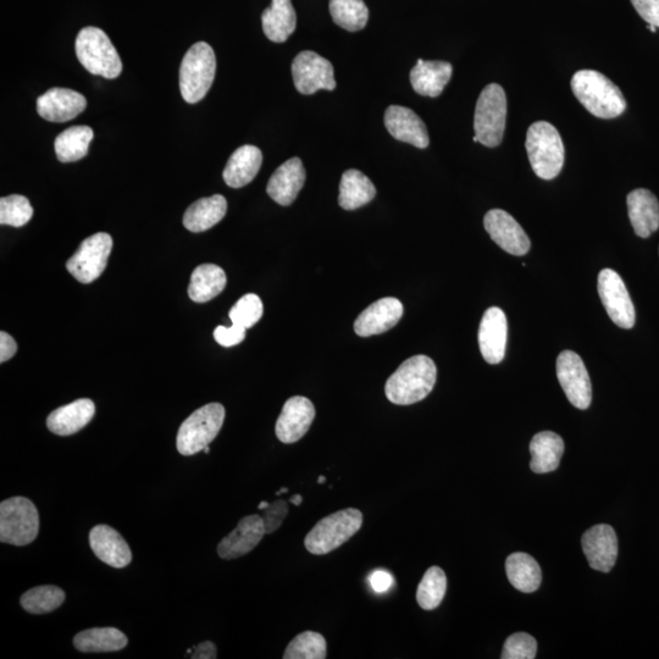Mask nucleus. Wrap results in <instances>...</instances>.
Segmentation results:
<instances>
[{
    "label": "nucleus",
    "instance_id": "46",
    "mask_svg": "<svg viewBox=\"0 0 659 659\" xmlns=\"http://www.w3.org/2000/svg\"><path fill=\"white\" fill-rule=\"evenodd\" d=\"M18 351V345L7 332H0V363L8 362Z\"/></svg>",
    "mask_w": 659,
    "mask_h": 659
},
{
    "label": "nucleus",
    "instance_id": "14",
    "mask_svg": "<svg viewBox=\"0 0 659 659\" xmlns=\"http://www.w3.org/2000/svg\"><path fill=\"white\" fill-rule=\"evenodd\" d=\"M484 226L492 241L513 256H525L530 251V240L523 227L511 214L492 209L485 215Z\"/></svg>",
    "mask_w": 659,
    "mask_h": 659
},
{
    "label": "nucleus",
    "instance_id": "51",
    "mask_svg": "<svg viewBox=\"0 0 659 659\" xmlns=\"http://www.w3.org/2000/svg\"><path fill=\"white\" fill-rule=\"evenodd\" d=\"M287 491H289V490H287L286 487H282V489L280 491L276 492V496L286 494Z\"/></svg>",
    "mask_w": 659,
    "mask_h": 659
},
{
    "label": "nucleus",
    "instance_id": "43",
    "mask_svg": "<svg viewBox=\"0 0 659 659\" xmlns=\"http://www.w3.org/2000/svg\"><path fill=\"white\" fill-rule=\"evenodd\" d=\"M289 505L284 500H276L263 509V522L265 526V533L273 534L278 530L285 518L289 515Z\"/></svg>",
    "mask_w": 659,
    "mask_h": 659
},
{
    "label": "nucleus",
    "instance_id": "36",
    "mask_svg": "<svg viewBox=\"0 0 659 659\" xmlns=\"http://www.w3.org/2000/svg\"><path fill=\"white\" fill-rule=\"evenodd\" d=\"M330 14L337 26L350 32L364 29L369 20V9L364 0H330Z\"/></svg>",
    "mask_w": 659,
    "mask_h": 659
},
{
    "label": "nucleus",
    "instance_id": "10",
    "mask_svg": "<svg viewBox=\"0 0 659 659\" xmlns=\"http://www.w3.org/2000/svg\"><path fill=\"white\" fill-rule=\"evenodd\" d=\"M113 249V238L105 232L86 238L66 263V269L81 284H91L104 273Z\"/></svg>",
    "mask_w": 659,
    "mask_h": 659
},
{
    "label": "nucleus",
    "instance_id": "13",
    "mask_svg": "<svg viewBox=\"0 0 659 659\" xmlns=\"http://www.w3.org/2000/svg\"><path fill=\"white\" fill-rule=\"evenodd\" d=\"M557 376L564 393L575 408L585 411L592 401L589 373L579 354L564 351L557 359Z\"/></svg>",
    "mask_w": 659,
    "mask_h": 659
},
{
    "label": "nucleus",
    "instance_id": "37",
    "mask_svg": "<svg viewBox=\"0 0 659 659\" xmlns=\"http://www.w3.org/2000/svg\"><path fill=\"white\" fill-rule=\"evenodd\" d=\"M65 592L58 586H37L21 596V607L31 614H46L63 605Z\"/></svg>",
    "mask_w": 659,
    "mask_h": 659
},
{
    "label": "nucleus",
    "instance_id": "45",
    "mask_svg": "<svg viewBox=\"0 0 659 659\" xmlns=\"http://www.w3.org/2000/svg\"><path fill=\"white\" fill-rule=\"evenodd\" d=\"M631 3L642 19L659 27V0H631Z\"/></svg>",
    "mask_w": 659,
    "mask_h": 659
},
{
    "label": "nucleus",
    "instance_id": "30",
    "mask_svg": "<svg viewBox=\"0 0 659 659\" xmlns=\"http://www.w3.org/2000/svg\"><path fill=\"white\" fill-rule=\"evenodd\" d=\"M227 212L226 198L214 195L208 198L198 199L191 204L184 215V226L191 232H204L224 219Z\"/></svg>",
    "mask_w": 659,
    "mask_h": 659
},
{
    "label": "nucleus",
    "instance_id": "15",
    "mask_svg": "<svg viewBox=\"0 0 659 659\" xmlns=\"http://www.w3.org/2000/svg\"><path fill=\"white\" fill-rule=\"evenodd\" d=\"M581 544L592 569L602 573L611 572L618 557V539L612 526H592L583 535Z\"/></svg>",
    "mask_w": 659,
    "mask_h": 659
},
{
    "label": "nucleus",
    "instance_id": "52",
    "mask_svg": "<svg viewBox=\"0 0 659 659\" xmlns=\"http://www.w3.org/2000/svg\"><path fill=\"white\" fill-rule=\"evenodd\" d=\"M318 483L319 484H324L325 483V476H320V478L318 480Z\"/></svg>",
    "mask_w": 659,
    "mask_h": 659
},
{
    "label": "nucleus",
    "instance_id": "6",
    "mask_svg": "<svg viewBox=\"0 0 659 659\" xmlns=\"http://www.w3.org/2000/svg\"><path fill=\"white\" fill-rule=\"evenodd\" d=\"M363 514L356 508H346L328 515L315 524L304 540L307 551L324 556L337 550L361 530Z\"/></svg>",
    "mask_w": 659,
    "mask_h": 659
},
{
    "label": "nucleus",
    "instance_id": "22",
    "mask_svg": "<svg viewBox=\"0 0 659 659\" xmlns=\"http://www.w3.org/2000/svg\"><path fill=\"white\" fill-rule=\"evenodd\" d=\"M306 169L302 160L291 158L276 169L267 186L268 195L280 206H291L306 184Z\"/></svg>",
    "mask_w": 659,
    "mask_h": 659
},
{
    "label": "nucleus",
    "instance_id": "19",
    "mask_svg": "<svg viewBox=\"0 0 659 659\" xmlns=\"http://www.w3.org/2000/svg\"><path fill=\"white\" fill-rule=\"evenodd\" d=\"M265 534L262 515H247L240 520L234 531L221 540L218 555L229 561L243 557L260 544Z\"/></svg>",
    "mask_w": 659,
    "mask_h": 659
},
{
    "label": "nucleus",
    "instance_id": "27",
    "mask_svg": "<svg viewBox=\"0 0 659 659\" xmlns=\"http://www.w3.org/2000/svg\"><path fill=\"white\" fill-rule=\"evenodd\" d=\"M453 68L447 62H424L418 59L417 65L411 71L413 90L420 96L436 98L450 82Z\"/></svg>",
    "mask_w": 659,
    "mask_h": 659
},
{
    "label": "nucleus",
    "instance_id": "18",
    "mask_svg": "<svg viewBox=\"0 0 659 659\" xmlns=\"http://www.w3.org/2000/svg\"><path fill=\"white\" fill-rule=\"evenodd\" d=\"M508 323L505 312L497 307L486 310L479 328V346L485 361L498 364L505 359Z\"/></svg>",
    "mask_w": 659,
    "mask_h": 659
},
{
    "label": "nucleus",
    "instance_id": "28",
    "mask_svg": "<svg viewBox=\"0 0 659 659\" xmlns=\"http://www.w3.org/2000/svg\"><path fill=\"white\" fill-rule=\"evenodd\" d=\"M530 468L536 474L555 472L564 453L562 437L552 431L536 434L530 443Z\"/></svg>",
    "mask_w": 659,
    "mask_h": 659
},
{
    "label": "nucleus",
    "instance_id": "1",
    "mask_svg": "<svg viewBox=\"0 0 659 659\" xmlns=\"http://www.w3.org/2000/svg\"><path fill=\"white\" fill-rule=\"evenodd\" d=\"M436 379L437 368L433 359L426 356L409 358L387 379V400L398 406L423 401L433 391Z\"/></svg>",
    "mask_w": 659,
    "mask_h": 659
},
{
    "label": "nucleus",
    "instance_id": "44",
    "mask_svg": "<svg viewBox=\"0 0 659 659\" xmlns=\"http://www.w3.org/2000/svg\"><path fill=\"white\" fill-rule=\"evenodd\" d=\"M247 329L241 328V326L232 324L230 328L226 326H218L214 330V339L223 347H234L240 345V343L245 340Z\"/></svg>",
    "mask_w": 659,
    "mask_h": 659
},
{
    "label": "nucleus",
    "instance_id": "9",
    "mask_svg": "<svg viewBox=\"0 0 659 659\" xmlns=\"http://www.w3.org/2000/svg\"><path fill=\"white\" fill-rule=\"evenodd\" d=\"M40 531V514L25 497H13L0 505V541L3 544L26 546L36 540Z\"/></svg>",
    "mask_w": 659,
    "mask_h": 659
},
{
    "label": "nucleus",
    "instance_id": "11",
    "mask_svg": "<svg viewBox=\"0 0 659 659\" xmlns=\"http://www.w3.org/2000/svg\"><path fill=\"white\" fill-rule=\"evenodd\" d=\"M597 289L613 323L625 330L634 328L635 307L620 275L612 269H603L598 275Z\"/></svg>",
    "mask_w": 659,
    "mask_h": 659
},
{
    "label": "nucleus",
    "instance_id": "41",
    "mask_svg": "<svg viewBox=\"0 0 659 659\" xmlns=\"http://www.w3.org/2000/svg\"><path fill=\"white\" fill-rule=\"evenodd\" d=\"M263 302L254 293H248L238 299L237 303L230 310V319L232 324L241 326V328L251 329L263 317Z\"/></svg>",
    "mask_w": 659,
    "mask_h": 659
},
{
    "label": "nucleus",
    "instance_id": "49",
    "mask_svg": "<svg viewBox=\"0 0 659 659\" xmlns=\"http://www.w3.org/2000/svg\"><path fill=\"white\" fill-rule=\"evenodd\" d=\"M302 501H303V498H302L301 495H295V496H292L290 498V502L292 503V505H295V506L301 505Z\"/></svg>",
    "mask_w": 659,
    "mask_h": 659
},
{
    "label": "nucleus",
    "instance_id": "34",
    "mask_svg": "<svg viewBox=\"0 0 659 659\" xmlns=\"http://www.w3.org/2000/svg\"><path fill=\"white\" fill-rule=\"evenodd\" d=\"M94 138L90 126H73L55 138V154L59 162L74 163L85 158Z\"/></svg>",
    "mask_w": 659,
    "mask_h": 659
},
{
    "label": "nucleus",
    "instance_id": "25",
    "mask_svg": "<svg viewBox=\"0 0 659 659\" xmlns=\"http://www.w3.org/2000/svg\"><path fill=\"white\" fill-rule=\"evenodd\" d=\"M630 223L635 234L650 237L659 227V203L653 193L645 188L630 192L627 198Z\"/></svg>",
    "mask_w": 659,
    "mask_h": 659
},
{
    "label": "nucleus",
    "instance_id": "24",
    "mask_svg": "<svg viewBox=\"0 0 659 659\" xmlns=\"http://www.w3.org/2000/svg\"><path fill=\"white\" fill-rule=\"evenodd\" d=\"M96 414V406L88 398H81L66 406L55 409L47 419L48 429L58 436H70L91 422Z\"/></svg>",
    "mask_w": 659,
    "mask_h": 659
},
{
    "label": "nucleus",
    "instance_id": "40",
    "mask_svg": "<svg viewBox=\"0 0 659 659\" xmlns=\"http://www.w3.org/2000/svg\"><path fill=\"white\" fill-rule=\"evenodd\" d=\"M33 217L29 199L11 195L0 199V224L14 227L25 226Z\"/></svg>",
    "mask_w": 659,
    "mask_h": 659
},
{
    "label": "nucleus",
    "instance_id": "8",
    "mask_svg": "<svg viewBox=\"0 0 659 659\" xmlns=\"http://www.w3.org/2000/svg\"><path fill=\"white\" fill-rule=\"evenodd\" d=\"M225 408L220 403H209L197 409L180 426L176 446L182 456H193L215 440L223 428Z\"/></svg>",
    "mask_w": 659,
    "mask_h": 659
},
{
    "label": "nucleus",
    "instance_id": "39",
    "mask_svg": "<svg viewBox=\"0 0 659 659\" xmlns=\"http://www.w3.org/2000/svg\"><path fill=\"white\" fill-rule=\"evenodd\" d=\"M328 645L323 635L304 631L293 639L285 651V659H325Z\"/></svg>",
    "mask_w": 659,
    "mask_h": 659
},
{
    "label": "nucleus",
    "instance_id": "5",
    "mask_svg": "<svg viewBox=\"0 0 659 659\" xmlns=\"http://www.w3.org/2000/svg\"><path fill=\"white\" fill-rule=\"evenodd\" d=\"M217 73L214 49L198 42L188 49L180 66V91L185 102L196 104L207 96Z\"/></svg>",
    "mask_w": 659,
    "mask_h": 659
},
{
    "label": "nucleus",
    "instance_id": "31",
    "mask_svg": "<svg viewBox=\"0 0 659 659\" xmlns=\"http://www.w3.org/2000/svg\"><path fill=\"white\" fill-rule=\"evenodd\" d=\"M226 274L215 264H202L193 271L188 296L196 303H207L218 297L226 287Z\"/></svg>",
    "mask_w": 659,
    "mask_h": 659
},
{
    "label": "nucleus",
    "instance_id": "23",
    "mask_svg": "<svg viewBox=\"0 0 659 659\" xmlns=\"http://www.w3.org/2000/svg\"><path fill=\"white\" fill-rule=\"evenodd\" d=\"M90 544L94 555L113 568H125L132 561L130 546L118 531L108 525H97L91 530Z\"/></svg>",
    "mask_w": 659,
    "mask_h": 659
},
{
    "label": "nucleus",
    "instance_id": "50",
    "mask_svg": "<svg viewBox=\"0 0 659 659\" xmlns=\"http://www.w3.org/2000/svg\"><path fill=\"white\" fill-rule=\"evenodd\" d=\"M269 505H270L269 502L264 501L262 503H259L258 509H260V511H263V509L267 508Z\"/></svg>",
    "mask_w": 659,
    "mask_h": 659
},
{
    "label": "nucleus",
    "instance_id": "54",
    "mask_svg": "<svg viewBox=\"0 0 659 659\" xmlns=\"http://www.w3.org/2000/svg\"><path fill=\"white\" fill-rule=\"evenodd\" d=\"M203 452L206 453V454H208V453L210 452V448H209V446H207L206 448H204Z\"/></svg>",
    "mask_w": 659,
    "mask_h": 659
},
{
    "label": "nucleus",
    "instance_id": "20",
    "mask_svg": "<svg viewBox=\"0 0 659 659\" xmlns=\"http://www.w3.org/2000/svg\"><path fill=\"white\" fill-rule=\"evenodd\" d=\"M385 126L397 141L425 149L430 145L428 129L424 121L412 109L391 105L386 109Z\"/></svg>",
    "mask_w": 659,
    "mask_h": 659
},
{
    "label": "nucleus",
    "instance_id": "3",
    "mask_svg": "<svg viewBox=\"0 0 659 659\" xmlns=\"http://www.w3.org/2000/svg\"><path fill=\"white\" fill-rule=\"evenodd\" d=\"M526 152L534 173L542 180H553L561 173L566 158L563 140L555 126L537 121L529 127Z\"/></svg>",
    "mask_w": 659,
    "mask_h": 659
},
{
    "label": "nucleus",
    "instance_id": "47",
    "mask_svg": "<svg viewBox=\"0 0 659 659\" xmlns=\"http://www.w3.org/2000/svg\"><path fill=\"white\" fill-rule=\"evenodd\" d=\"M369 581L374 591L379 592V594H384L393 585L391 575L384 572V570H378V572L371 574Z\"/></svg>",
    "mask_w": 659,
    "mask_h": 659
},
{
    "label": "nucleus",
    "instance_id": "21",
    "mask_svg": "<svg viewBox=\"0 0 659 659\" xmlns=\"http://www.w3.org/2000/svg\"><path fill=\"white\" fill-rule=\"evenodd\" d=\"M403 312V304L397 298L379 299L359 315L354 323V331L361 337L384 334L398 324Z\"/></svg>",
    "mask_w": 659,
    "mask_h": 659
},
{
    "label": "nucleus",
    "instance_id": "16",
    "mask_svg": "<svg viewBox=\"0 0 659 659\" xmlns=\"http://www.w3.org/2000/svg\"><path fill=\"white\" fill-rule=\"evenodd\" d=\"M315 418L312 401L302 396H295L286 401L276 422V436L282 443H295L308 433Z\"/></svg>",
    "mask_w": 659,
    "mask_h": 659
},
{
    "label": "nucleus",
    "instance_id": "53",
    "mask_svg": "<svg viewBox=\"0 0 659 659\" xmlns=\"http://www.w3.org/2000/svg\"><path fill=\"white\" fill-rule=\"evenodd\" d=\"M649 30L652 31V32H656V31H657V27H656V26H653V25H649Z\"/></svg>",
    "mask_w": 659,
    "mask_h": 659
},
{
    "label": "nucleus",
    "instance_id": "12",
    "mask_svg": "<svg viewBox=\"0 0 659 659\" xmlns=\"http://www.w3.org/2000/svg\"><path fill=\"white\" fill-rule=\"evenodd\" d=\"M334 66L321 55L306 51L299 53L292 63L293 82L297 91L312 96L320 90L336 88Z\"/></svg>",
    "mask_w": 659,
    "mask_h": 659
},
{
    "label": "nucleus",
    "instance_id": "26",
    "mask_svg": "<svg viewBox=\"0 0 659 659\" xmlns=\"http://www.w3.org/2000/svg\"><path fill=\"white\" fill-rule=\"evenodd\" d=\"M263 154L256 146H242L231 155L223 177L225 184L232 188L245 187L254 180L262 168Z\"/></svg>",
    "mask_w": 659,
    "mask_h": 659
},
{
    "label": "nucleus",
    "instance_id": "29",
    "mask_svg": "<svg viewBox=\"0 0 659 659\" xmlns=\"http://www.w3.org/2000/svg\"><path fill=\"white\" fill-rule=\"evenodd\" d=\"M262 25L265 36L275 43L289 40L297 27L296 10L291 0H273L268 9L263 11Z\"/></svg>",
    "mask_w": 659,
    "mask_h": 659
},
{
    "label": "nucleus",
    "instance_id": "38",
    "mask_svg": "<svg viewBox=\"0 0 659 659\" xmlns=\"http://www.w3.org/2000/svg\"><path fill=\"white\" fill-rule=\"evenodd\" d=\"M447 591V577L440 567L426 570L417 590V601L425 611L439 607Z\"/></svg>",
    "mask_w": 659,
    "mask_h": 659
},
{
    "label": "nucleus",
    "instance_id": "17",
    "mask_svg": "<svg viewBox=\"0 0 659 659\" xmlns=\"http://www.w3.org/2000/svg\"><path fill=\"white\" fill-rule=\"evenodd\" d=\"M86 98L69 88H52L37 99V113L51 123H66L85 112Z\"/></svg>",
    "mask_w": 659,
    "mask_h": 659
},
{
    "label": "nucleus",
    "instance_id": "32",
    "mask_svg": "<svg viewBox=\"0 0 659 659\" xmlns=\"http://www.w3.org/2000/svg\"><path fill=\"white\" fill-rule=\"evenodd\" d=\"M376 196V188L368 176L359 170H347L342 175L339 203L342 209L356 210L367 206Z\"/></svg>",
    "mask_w": 659,
    "mask_h": 659
},
{
    "label": "nucleus",
    "instance_id": "33",
    "mask_svg": "<svg viewBox=\"0 0 659 659\" xmlns=\"http://www.w3.org/2000/svg\"><path fill=\"white\" fill-rule=\"evenodd\" d=\"M506 573L509 583L524 594L539 590L542 581L541 568L530 555L523 552L512 553L506 561Z\"/></svg>",
    "mask_w": 659,
    "mask_h": 659
},
{
    "label": "nucleus",
    "instance_id": "42",
    "mask_svg": "<svg viewBox=\"0 0 659 659\" xmlns=\"http://www.w3.org/2000/svg\"><path fill=\"white\" fill-rule=\"evenodd\" d=\"M537 652V642L533 636L517 633L509 636L503 646L502 659H534Z\"/></svg>",
    "mask_w": 659,
    "mask_h": 659
},
{
    "label": "nucleus",
    "instance_id": "2",
    "mask_svg": "<svg viewBox=\"0 0 659 659\" xmlns=\"http://www.w3.org/2000/svg\"><path fill=\"white\" fill-rule=\"evenodd\" d=\"M570 85L574 96L596 118H618L627 109L620 88L598 71L580 70L574 74Z\"/></svg>",
    "mask_w": 659,
    "mask_h": 659
},
{
    "label": "nucleus",
    "instance_id": "7",
    "mask_svg": "<svg viewBox=\"0 0 659 659\" xmlns=\"http://www.w3.org/2000/svg\"><path fill=\"white\" fill-rule=\"evenodd\" d=\"M507 121L506 92L491 83L481 92L474 115L475 136L481 145L494 148L501 145Z\"/></svg>",
    "mask_w": 659,
    "mask_h": 659
},
{
    "label": "nucleus",
    "instance_id": "48",
    "mask_svg": "<svg viewBox=\"0 0 659 659\" xmlns=\"http://www.w3.org/2000/svg\"><path fill=\"white\" fill-rule=\"evenodd\" d=\"M191 657L193 659H215L218 657V650L213 642H202L193 649Z\"/></svg>",
    "mask_w": 659,
    "mask_h": 659
},
{
    "label": "nucleus",
    "instance_id": "35",
    "mask_svg": "<svg viewBox=\"0 0 659 659\" xmlns=\"http://www.w3.org/2000/svg\"><path fill=\"white\" fill-rule=\"evenodd\" d=\"M74 646L85 653L116 652L125 649L127 638L115 628H93L77 634Z\"/></svg>",
    "mask_w": 659,
    "mask_h": 659
},
{
    "label": "nucleus",
    "instance_id": "4",
    "mask_svg": "<svg viewBox=\"0 0 659 659\" xmlns=\"http://www.w3.org/2000/svg\"><path fill=\"white\" fill-rule=\"evenodd\" d=\"M77 59L88 73L116 79L123 73V62L107 33L98 27L88 26L77 35L75 43Z\"/></svg>",
    "mask_w": 659,
    "mask_h": 659
}]
</instances>
